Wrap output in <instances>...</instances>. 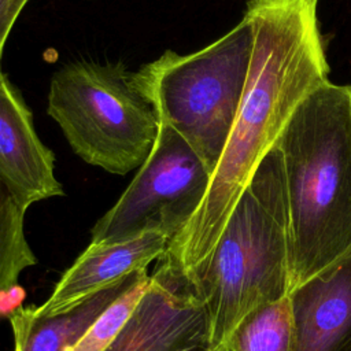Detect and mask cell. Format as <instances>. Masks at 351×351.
<instances>
[{
    "instance_id": "1",
    "label": "cell",
    "mask_w": 351,
    "mask_h": 351,
    "mask_svg": "<svg viewBox=\"0 0 351 351\" xmlns=\"http://www.w3.org/2000/svg\"><path fill=\"white\" fill-rule=\"evenodd\" d=\"M318 3H247L244 15L254 29V51L237 117L200 207L159 259L191 282L292 112L314 88L328 81Z\"/></svg>"
},
{
    "instance_id": "2",
    "label": "cell",
    "mask_w": 351,
    "mask_h": 351,
    "mask_svg": "<svg viewBox=\"0 0 351 351\" xmlns=\"http://www.w3.org/2000/svg\"><path fill=\"white\" fill-rule=\"evenodd\" d=\"M276 148L289 228V292L351 248V84L329 80L292 112Z\"/></svg>"
},
{
    "instance_id": "3",
    "label": "cell",
    "mask_w": 351,
    "mask_h": 351,
    "mask_svg": "<svg viewBox=\"0 0 351 351\" xmlns=\"http://www.w3.org/2000/svg\"><path fill=\"white\" fill-rule=\"evenodd\" d=\"M192 284L207 311L214 351H226L245 315L289 293L288 206L276 147L258 166Z\"/></svg>"
},
{
    "instance_id": "4",
    "label": "cell",
    "mask_w": 351,
    "mask_h": 351,
    "mask_svg": "<svg viewBox=\"0 0 351 351\" xmlns=\"http://www.w3.org/2000/svg\"><path fill=\"white\" fill-rule=\"evenodd\" d=\"M254 29L241 21L207 47L163 52L132 74L160 123L177 132L211 176L228 143L248 81Z\"/></svg>"
},
{
    "instance_id": "5",
    "label": "cell",
    "mask_w": 351,
    "mask_h": 351,
    "mask_svg": "<svg viewBox=\"0 0 351 351\" xmlns=\"http://www.w3.org/2000/svg\"><path fill=\"white\" fill-rule=\"evenodd\" d=\"M132 74L122 62L78 60L52 75L48 92L47 111L74 154L119 176L145 162L160 126Z\"/></svg>"
},
{
    "instance_id": "6",
    "label": "cell",
    "mask_w": 351,
    "mask_h": 351,
    "mask_svg": "<svg viewBox=\"0 0 351 351\" xmlns=\"http://www.w3.org/2000/svg\"><path fill=\"white\" fill-rule=\"evenodd\" d=\"M211 173L170 126L160 123L155 145L115 204L92 228L90 243L122 241L159 232L170 240L192 219Z\"/></svg>"
},
{
    "instance_id": "7",
    "label": "cell",
    "mask_w": 351,
    "mask_h": 351,
    "mask_svg": "<svg viewBox=\"0 0 351 351\" xmlns=\"http://www.w3.org/2000/svg\"><path fill=\"white\" fill-rule=\"evenodd\" d=\"M52 151L43 144L21 95L0 75V181L23 208L63 195Z\"/></svg>"
},
{
    "instance_id": "8",
    "label": "cell",
    "mask_w": 351,
    "mask_h": 351,
    "mask_svg": "<svg viewBox=\"0 0 351 351\" xmlns=\"http://www.w3.org/2000/svg\"><path fill=\"white\" fill-rule=\"evenodd\" d=\"M288 296L292 351H339L351 337V248Z\"/></svg>"
},
{
    "instance_id": "9",
    "label": "cell",
    "mask_w": 351,
    "mask_h": 351,
    "mask_svg": "<svg viewBox=\"0 0 351 351\" xmlns=\"http://www.w3.org/2000/svg\"><path fill=\"white\" fill-rule=\"evenodd\" d=\"M170 239L159 232L112 243H90L56 282L49 298L36 306L51 315L71 308L93 293L115 284L159 261Z\"/></svg>"
},
{
    "instance_id": "10",
    "label": "cell",
    "mask_w": 351,
    "mask_h": 351,
    "mask_svg": "<svg viewBox=\"0 0 351 351\" xmlns=\"http://www.w3.org/2000/svg\"><path fill=\"white\" fill-rule=\"evenodd\" d=\"M147 273H133L62 313L44 315L37 307H18L8 315L14 351H70L111 304Z\"/></svg>"
},
{
    "instance_id": "11",
    "label": "cell",
    "mask_w": 351,
    "mask_h": 351,
    "mask_svg": "<svg viewBox=\"0 0 351 351\" xmlns=\"http://www.w3.org/2000/svg\"><path fill=\"white\" fill-rule=\"evenodd\" d=\"M293 324L289 296L265 304L237 325L226 351H292Z\"/></svg>"
},
{
    "instance_id": "12",
    "label": "cell",
    "mask_w": 351,
    "mask_h": 351,
    "mask_svg": "<svg viewBox=\"0 0 351 351\" xmlns=\"http://www.w3.org/2000/svg\"><path fill=\"white\" fill-rule=\"evenodd\" d=\"M25 214L26 208L0 181V292L16 288L22 271L37 263L25 236Z\"/></svg>"
},
{
    "instance_id": "13",
    "label": "cell",
    "mask_w": 351,
    "mask_h": 351,
    "mask_svg": "<svg viewBox=\"0 0 351 351\" xmlns=\"http://www.w3.org/2000/svg\"><path fill=\"white\" fill-rule=\"evenodd\" d=\"M149 280L151 274H144L126 293L111 304L70 351H104L138 303Z\"/></svg>"
},
{
    "instance_id": "14",
    "label": "cell",
    "mask_w": 351,
    "mask_h": 351,
    "mask_svg": "<svg viewBox=\"0 0 351 351\" xmlns=\"http://www.w3.org/2000/svg\"><path fill=\"white\" fill-rule=\"evenodd\" d=\"M29 0H0V59L7 37Z\"/></svg>"
},
{
    "instance_id": "15",
    "label": "cell",
    "mask_w": 351,
    "mask_h": 351,
    "mask_svg": "<svg viewBox=\"0 0 351 351\" xmlns=\"http://www.w3.org/2000/svg\"><path fill=\"white\" fill-rule=\"evenodd\" d=\"M165 351H214V350H211L208 343H192V344H182V346L171 347Z\"/></svg>"
},
{
    "instance_id": "16",
    "label": "cell",
    "mask_w": 351,
    "mask_h": 351,
    "mask_svg": "<svg viewBox=\"0 0 351 351\" xmlns=\"http://www.w3.org/2000/svg\"><path fill=\"white\" fill-rule=\"evenodd\" d=\"M339 351H351V337L348 339V341Z\"/></svg>"
},
{
    "instance_id": "17",
    "label": "cell",
    "mask_w": 351,
    "mask_h": 351,
    "mask_svg": "<svg viewBox=\"0 0 351 351\" xmlns=\"http://www.w3.org/2000/svg\"><path fill=\"white\" fill-rule=\"evenodd\" d=\"M1 74H3V73H1V70H0V75H1Z\"/></svg>"
}]
</instances>
